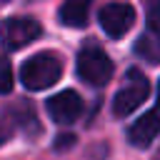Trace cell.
<instances>
[{
    "label": "cell",
    "mask_w": 160,
    "mask_h": 160,
    "mask_svg": "<svg viewBox=\"0 0 160 160\" xmlns=\"http://www.w3.org/2000/svg\"><path fill=\"white\" fill-rule=\"evenodd\" d=\"M62 75V58L52 50L30 55L20 68V82L28 90H45L55 85Z\"/></svg>",
    "instance_id": "cell-1"
},
{
    "label": "cell",
    "mask_w": 160,
    "mask_h": 160,
    "mask_svg": "<svg viewBox=\"0 0 160 160\" xmlns=\"http://www.w3.org/2000/svg\"><path fill=\"white\" fill-rule=\"evenodd\" d=\"M75 68H78L80 80H85L92 88L108 85V80L112 78V70H115L112 68V60L108 58V52L100 50V48H95V45H88V48L80 50Z\"/></svg>",
    "instance_id": "cell-3"
},
{
    "label": "cell",
    "mask_w": 160,
    "mask_h": 160,
    "mask_svg": "<svg viewBox=\"0 0 160 160\" xmlns=\"http://www.w3.org/2000/svg\"><path fill=\"white\" fill-rule=\"evenodd\" d=\"M8 122H10V128H20V130L28 132V135H38V132H40V125H38V120H35V110H32L28 102H22L20 108H15V110L8 115Z\"/></svg>",
    "instance_id": "cell-9"
},
{
    "label": "cell",
    "mask_w": 160,
    "mask_h": 160,
    "mask_svg": "<svg viewBox=\"0 0 160 160\" xmlns=\"http://www.w3.org/2000/svg\"><path fill=\"white\" fill-rule=\"evenodd\" d=\"M135 22V10L128 2H108L100 10V28L110 38H122Z\"/></svg>",
    "instance_id": "cell-5"
},
{
    "label": "cell",
    "mask_w": 160,
    "mask_h": 160,
    "mask_svg": "<svg viewBox=\"0 0 160 160\" xmlns=\"http://www.w3.org/2000/svg\"><path fill=\"white\" fill-rule=\"evenodd\" d=\"M12 90V68L5 58H0V95Z\"/></svg>",
    "instance_id": "cell-12"
},
{
    "label": "cell",
    "mask_w": 160,
    "mask_h": 160,
    "mask_svg": "<svg viewBox=\"0 0 160 160\" xmlns=\"http://www.w3.org/2000/svg\"><path fill=\"white\" fill-rule=\"evenodd\" d=\"M135 52L142 55L150 65H155V62H158V38L150 35V32H145L142 38H138V42H135Z\"/></svg>",
    "instance_id": "cell-10"
},
{
    "label": "cell",
    "mask_w": 160,
    "mask_h": 160,
    "mask_svg": "<svg viewBox=\"0 0 160 160\" xmlns=\"http://www.w3.org/2000/svg\"><path fill=\"white\" fill-rule=\"evenodd\" d=\"M45 110H48V115H50L55 122L70 125V122H75V120L80 118V112H82V100H80V95H78L75 90H60L58 95L48 98Z\"/></svg>",
    "instance_id": "cell-6"
},
{
    "label": "cell",
    "mask_w": 160,
    "mask_h": 160,
    "mask_svg": "<svg viewBox=\"0 0 160 160\" xmlns=\"http://www.w3.org/2000/svg\"><path fill=\"white\" fill-rule=\"evenodd\" d=\"M10 132H12V128H10V122L8 120H2V125H0V145L10 138Z\"/></svg>",
    "instance_id": "cell-13"
},
{
    "label": "cell",
    "mask_w": 160,
    "mask_h": 160,
    "mask_svg": "<svg viewBox=\"0 0 160 160\" xmlns=\"http://www.w3.org/2000/svg\"><path fill=\"white\" fill-rule=\"evenodd\" d=\"M148 95H150V82H148V78L140 72V70H128V75H125V82H122V88L115 92V98H112V112L118 115V118H128V115H132L145 100H148Z\"/></svg>",
    "instance_id": "cell-2"
},
{
    "label": "cell",
    "mask_w": 160,
    "mask_h": 160,
    "mask_svg": "<svg viewBox=\"0 0 160 160\" xmlns=\"http://www.w3.org/2000/svg\"><path fill=\"white\" fill-rule=\"evenodd\" d=\"M158 5L160 0H145V20H148V32L158 38Z\"/></svg>",
    "instance_id": "cell-11"
},
{
    "label": "cell",
    "mask_w": 160,
    "mask_h": 160,
    "mask_svg": "<svg viewBox=\"0 0 160 160\" xmlns=\"http://www.w3.org/2000/svg\"><path fill=\"white\" fill-rule=\"evenodd\" d=\"M40 32H42L40 22L30 15H12L0 22V40L8 50H20L30 45L32 40H38Z\"/></svg>",
    "instance_id": "cell-4"
},
{
    "label": "cell",
    "mask_w": 160,
    "mask_h": 160,
    "mask_svg": "<svg viewBox=\"0 0 160 160\" xmlns=\"http://www.w3.org/2000/svg\"><path fill=\"white\" fill-rule=\"evenodd\" d=\"M92 0H65L60 8V22L68 28H82L88 22Z\"/></svg>",
    "instance_id": "cell-8"
},
{
    "label": "cell",
    "mask_w": 160,
    "mask_h": 160,
    "mask_svg": "<svg viewBox=\"0 0 160 160\" xmlns=\"http://www.w3.org/2000/svg\"><path fill=\"white\" fill-rule=\"evenodd\" d=\"M158 135V120H155V110H148L142 118H138L130 128H128V140L132 148H150L152 140Z\"/></svg>",
    "instance_id": "cell-7"
}]
</instances>
